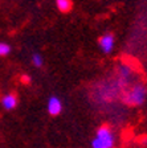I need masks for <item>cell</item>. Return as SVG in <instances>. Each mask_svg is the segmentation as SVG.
<instances>
[{"mask_svg": "<svg viewBox=\"0 0 147 148\" xmlns=\"http://www.w3.org/2000/svg\"><path fill=\"white\" fill-rule=\"evenodd\" d=\"M121 99L129 107H139L147 101V86L143 82H137L123 90Z\"/></svg>", "mask_w": 147, "mask_h": 148, "instance_id": "cell-1", "label": "cell"}, {"mask_svg": "<svg viewBox=\"0 0 147 148\" xmlns=\"http://www.w3.org/2000/svg\"><path fill=\"white\" fill-rule=\"evenodd\" d=\"M115 132L109 124L104 123L95 130L92 148H115Z\"/></svg>", "mask_w": 147, "mask_h": 148, "instance_id": "cell-2", "label": "cell"}, {"mask_svg": "<svg viewBox=\"0 0 147 148\" xmlns=\"http://www.w3.org/2000/svg\"><path fill=\"white\" fill-rule=\"evenodd\" d=\"M98 46L99 49L102 50L104 54H110L114 50V46H115V36L111 32H106L104 33L99 38H98Z\"/></svg>", "mask_w": 147, "mask_h": 148, "instance_id": "cell-3", "label": "cell"}, {"mask_svg": "<svg viewBox=\"0 0 147 148\" xmlns=\"http://www.w3.org/2000/svg\"><path fill=\"white\" fill-rule=\"evenodd\" d=\"M64 110L62 101L57 95H50L46 102V111L50 116H58Z\"/></svg>", "mask_w": 147, "mask_h": 148, "instance_id": "cell-4", "label": "cell"}, {"mask_svg": "<svg viewBox=\"0 0 147 148\" xmlns=\"http://www.w3.org/2000/svg\"><path fill=\"white\" fill-rule=\"evenodd\" d=\"M0 105L6 111H12L17 107L19 105V98L15 92H6L0 98Z\"/></svg>", "mask_w": 147, "mask_h": 148, "instance_id": "cell-5", "label": "cell"}, {"mask_svg": "<svg viewBox=\"0 0 147 148\" xmlns=\"http://www.w3.org/2000/svg\"><path fill=\"white\" fill-rule=\"evenodd\" d=\"M131 68H130L129 65H119L118 66V70H117V78H118V81H119L121 83H122L123 86H126L127 83H129L130 78H131Z\"/></svg>", "mask_w": 147, "mask_h": 148, "instance_id": "cell-6", "label": "cell"}, {"mask_svg": "<svg viewBox=\"0 0 147 148\" xmlns=\"http://www.w3.org/2000/svg\"><path fill=\"white\" fill-rule=\"evenodd\" d=\"M56 7L61 13H69L73 8V1L72 0H55Z\"/></svg>", "mask_w": 147, "mask_h": 148, "instance_id": "cell-7", "label": "cell"}, {"mask_svg": "<svg viewBox=\"0 0 147 148\" xmlns=\"http://www.w3.org/2000/svg\"><path fill=\"white\" fill-rule=\"evenodd\" d=\"M31 62H32V65H33L35 68H37V69L43 68V66H44V57H43V54H40L39 52H35L31 56Z\"/></svg>", "mask_w": 147, "mask_h": 148, "instance_id": "cell-8", "label": "cell"}, {"mask_svg": "<svg viewBox=\"0 0 147 148\" xmlns=\"http://www.w3.org/2000/svg\"><path fill=\"white\" fill-rule=\"evenodd\" d=\"M12 52V46L6 41H0V57H7Z\"/></svg>", "mask_w": 147, "mask_h": 148, "instance_id": "cell-9", "label": "cell"}, {"mask_svg": "<svg viewBox=\"0 0 147 148\" xmlns=\"http://www.w3.org/2000/svg\"><path fill=\"white\" fill-rule=\"evenodd\" d=\"M20 81H21V83H24V85H29V83L32 82V78H31V75H28V74H23L21 77H20Z\"/></svg>", "mask_w": 147, "mask_h": 148, "instance_id": "cell-10", "label": "cell"}]
</instances>
